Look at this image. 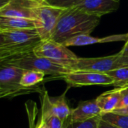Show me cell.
<instances>
[{
	"label": "cell",
	"mask_w": 128,
	"mask_h": 128,
	"mask_svg": "<svg viewBox=\"0 0 128 128\" xmlns=\"http://www.w3.org/2000/svg\"><path fill=\"white\" fill-rule=\"evenodd\" d=\"M124 87L116 88L101 94L97 98L98 105L101 110V114L112 112L118 108L122 92Z\"/></svg>",
	"instance_id": "14"
},
{
	"label": "cell",
	"mask_w": 128,
	"mask_h": 128,
	"mask_svg": "<svg viewBox=\"0 0 128 128\" xmlns=\"http://www.w3.org/2000/svg\"><path fill=\"white\" fill-rule=\"evenodd\" d=\"M36 28L35 21L32 19L0 16V31Z\"/></svg>",
	"instance_id": "15"
},
{
	"label": "cell",
	"mask_w": 128,
	"mask_h": 128,
	"mask_svg": "<svg viewBox=\"0 0 128 128\" xmlns=\"http://www.w3.org/2000/svg\"><path fill=\"white\" fill-rule=\"evenodd\" d=\"M35 128H40V124H38V126H37Z\"/></svg>",
	"instance_id": "27"
},
{
	"label": "cell",
	"mask_w": 128,
	"mask_h": 128,
	"mask_svg": "<svg viewBox=\"0 0 128 128\" xmlns=\"http://www.w3.org/2000/svg\"><path fill=\"white\" fill-rule=\"evenodd\" d=\"M128 66V57L119 52L115 55L98 58H78L71 67L72 70H87L107 73Z\"/></svg>",
	"instance_id": "7"
},
{
	"label": "cell",
	"mask_w": 128,
	"mask_h": 128,
	"mask_svg": "<svg viewBox=\"0 0 128 128\" xmlns=\"http://www.w3.org/2000/svg\"><path fill=\"white\" fill-rule=\"evenodd\" d=\"M100 119V116H98L89 120L82 122H70L65 128H98Z\"/></svg>",
	"instance_id": "19"
},
{
	"label": "cell",
	"mask_w": 128,
	"mask_h": 128,
	"mask_svg": "<svg viewBox=\"0 0 128 128\" xmlns=\"http://www.w3.org/2000/svg\"><path fill=\"white\" fill-rule=\"evenodd\" d=\"M106 74L113 79V86L116 88L128 86V66L109 71Z\"/></svg>",
	"instance_id": "18"
},
{
	"label": "cell",
	"mask_w": 128,
	"mask_h": 128,
	"mask_svg": "<svg viewBox=\"0 0 128 128\" xmlns=\"http://www.w3.org/2000/svg\"><path fill=\"white\" fill-rule=\"evenodd\" d=\"M44 122L49 126L50 128H64V122H62L59 118L55 116L50 117Z\"/></svg>",
	"instance_id": "21"
},
{
	"label": "cell",
	"mask_w": 128,
	"mask_h": 128,
	"mask_svg": "<svg viewBox=\"0 0 128 128\" xmlns=\"http://www.w3.org/2000/svg\"><path fill=\"white\" fill-rule=\"evenodd\" d=\"M1 64L13 65L27 70L43 72L46 75L52 76L54 78L64 79L66 74L73 71L72 70L55 63L46 58L37 56L34 52L6 60L1 62Z\"/></svg>",
	"instance_id": "3"
},
{
	"label": "cell",
	"mask_w": 128,
	"mask_h": 128,
	"mask_svg": "<svg viewBox=\"0 0 128 128\" xmlns=\"http://www.w3.org/2000/svg\"><path fill=\"white\" fill-rule=\"evenodd\" d=\"M65 82L71 87H80L87 86H110L114 84L113 79L106 73L73 70L64 77Z\"/></svg>",
	"instance_id": "8"
},
{
	"label": "cell",
	"mask_w": 128,
	"mask_h": 128,
	"mask_svg": "<svg viewBox=\"0 0 128 128\" xmlns=\"http://www.w3.org/2000/svg\"><path fill=\"white\" fill-rule=\"evenodd\" d=\"M128 32L125 34H113L106 36L104 38H95L90 34H82L66 40L63 44L66 46H87L95 44H104V43H111L118 41H128Z\"/></svg>",
	"instance_id": "13"
},
{
	"label": "cell",
	"mask_w": 128,
	"mask_h": 128,
	"mask_svg": "<svg viewBox=\"0 0 128 128\" xmlns=\"http://www.w3.org/2000/svg\"><path fill=\"white\" fill-rule=\"evenodd\" d=\"M120 0H85L74 8L88 14L102 16L118 9Z\"/></svg>",
	"instance_id": "11"
},
{
	"label": "cell",
	"mask_w": 128,
	"mask_h": 128,
	"mask_svg": "<svg viewBox=\"0 0 128 128\" xmlns=\"http://www.w3.org/2000/svg\"><path fill=\"white\" fill-rule=\"evenodd\" d=\"M45 3L62 8H70L75 7L85 0H43Z\"/></svg>",
	"instance_id": "20"
},
{
	"label": "cell",
	"mask_w": 128,
	"mask_h": 128,
	"mask_svg": "<svg viewBox=\"0 0 128 128\" xmlns=\"http://www.w3.org/2000/svg\"><path fill=\"white\" fill-rule=\"evenodd\" d=\"M127 106H128V86H126L122 92L120 101L117 109H122Z\"/></svg>",
	"instance_id": "22"
},
{
	"label": "cell",
	"mask_w": 128,
	"mask_h": 128,
	"mask_svg": "<svg viewBox=\"0 0 128 128\" xmlns=\"http://www.w3.org/2000/svg\"><path fill=\"white\" fill-rule=\"evenodd\" d=\"M66 9L48 4L44 1L34 8V20L41 40L51 39L58 21Z\"/></svg>",
	"instance_id": "6"
},
{
	"label": "cell",
	"mask_w": 128,
	"mask_h": 128,
	"mask_svg": "<svg viewBox=\"0 0 128 128\" xmlns=\"http://www.w3.org/2000/svg\"><path fill=\"white\" fill-rule=\"evenodd\" d=\"M43 0H10L0 8V16L34 19V8Z\"/></svg>",
	"instance_id": "9"
},
{
	"label": "cell",
	"mask_w": 128,
	"mask_h": 128,
	"mask_svg": "<svg viewBox=\"0 0 128 128\" xmlns=\"http://www.w3.org/2000/svg\"><path fill=\"white\" fill-rule=\"evenodd\" d=\"M40 41L36 28L0 31V62L33 52Z\"/></svg>",
	"instance_id": "2"
},
{
	"label": "cell",
	"mask_w": 128,
	"mask_h": 128,
	"mask_svg": "<svg viewBox=\"0 0 128 128\" xmlns=\"http://www.w3.org/2000/svg\"><path fill=\"white\" fill-rule=\"evenodd\" d=\"M119 53L124 56H127L128 57V40L125 42L124 46H123L122 50L119 52Z\"/></svg>",
	"instance_id": "24"
},
{
	"label": "cell",
	"mask_w": 128,
	"mask_h": 128,
	"mask_svg": "<svg viewBox=\"0 0 128 128\" xmlns=\"http://www.w3.org/2000/svg\"><path fill=\"white\" fill-rule=\"evenodd\" d=\"M100 18L82 12L74 7L67 8L59 18L51 39L64 44L74 37L90 34L99 25Z\"/></svg>",
	"instance_id": "1"
},
{
	"label": "cell",
	"mask_w": 128,
	"mask_h": 128,
	"mask_svg": "<svg viewBox=\"0 0 128 128\" xmlns=\"http://www.w3.org/2000/svg\"><path fill=\"white\" fill-rule=\"evenodd\" d=\"M0 97L14 98L34 92H41L38 86L26 87L21 85L20 80L24 69L5 64H1L0 68Z\"/></svg>",
	"instance_id": "4"
},
{
	"label": "cell",
	"mask_w": 128,
	"mask_h": 128,
	"mask_svg": "<svg viewBox=\"0 0 128 128\" xmlns=\"http://www.w3.org/2000/svg\"><path fill=\"white\" fill-rule=\"evenodd\" d=\"M112 112L119 113V114H124V115H128V106L124 107V108H122V109H117L115 111H113Z\"/></svg>",
	"instance_id": "25"
},
{
	"label": "cell",
	"mask_w": 128,
	"mask_h": 128,
	"mask_svg": "<svg viewBox=\"0 0 128 128\" xmlns=\"http://www.w3.org/2000/svg\"><path fill=\"white\" fill-rule=\"evenodd\" d=\"M100 118L118 128H128V115L108 112L101 114Z\"/></svg>",
	"instance_id": "17"
},
{
	"label": "cell",
	"mask_w": 128,
	"mask_h": 128,
	"mask_svg": "<svg viewBox=\"0 0 128 128\" xmlns=\"http://www.w3.org/2000/svg\"><path fill=\"white\" fill-rule=\"evenodd\" d=\"M33 52L37 56L46 58L69 69L79 58L68 46L52 39L41 40L34 48Z\"/></svg>",
	"instance_id": "5"
},
{
	"label": "cell",
	"mask_w": 128,
	"mask_h": 128,
	"mask_svg": "<svg viewBox=\"0 0 128 128\" xmlns=\"http://www.w3.org/2000/svg\"><path fill=\"white\" fill-rule=\"evenodd\" d=\"M45 75L46 74L43 72L26 70L22 76L20 83L26 87L34 86L44 80Z\"/></svg>",
	"instance_id": "16"
},
{
	"label": "cell",
	"mask_w": 128,
	"mask_h": 128,
	"mask_svg": "<svg viewBox=\"0 0 128 128\" xmlns=\"http://www.w3.org/2000/svg\"><path fill=\"white\" fill-rule=\"evenodd\" d=\"M66 90L62 95L56 98H50L45 93L44 96L43 108H42V118L44 122L50 117L55 116L59 118L62 122L70 116L71 110H70L66 101Z\"/></svg>",
	"instance_id": "10"
},
{
	"label": "cell",
	"mask_w": 128,
	"mask_h": 128,
	"mask_svg": "<svg viewBox=\"0 0 128 128\" xmlns=\"http://www.w3.org/2000/svg\"><path fill=\"white\" fill-rule=\"evenodd\" d=\"M40 128H50L49 126L44 122V121L43 119H41L40 122Z\"/></svg>",
	"instance_id": "26"
},
{
	"label": "cell",
	"mask_w": 128,
	"mask_h": 128,
	"mask_svg": "<svg viewBox=\"0 0 128 128\" xmlns=\"http://www.w3.org/2000/svg\"><path fill=\"white\" fill-rule=\"evenodd\" d=\"M98 128H118V127L107 122H105L104 120H102L101 118L99 121V125H98Z\"/></svg>",
	"instance_id": "23"
},
{
	"label": "cell",
	"mask_w": 128,
	"mask_h": 128,
	"mask_svg": "<svg viewBox=\"0 0 128 128\" xmlns=\"http://www.w3.org/2000/svg\"><path fill=\"white\" fill-rule=\"evenodd\" d=\"M101 115V110L97 98L86 101H80L78 106L71 110L70 122H82Z\"/></svg>",
	"instance_id": "12"
}]
</instances>
